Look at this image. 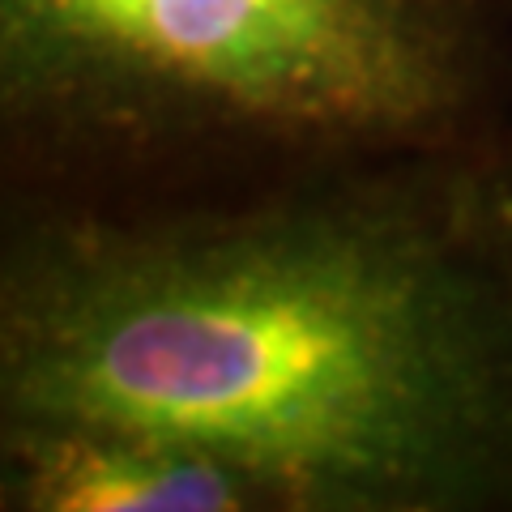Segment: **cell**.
Here are the masks:
<instances>
[{
  "mask_svg": "<svg viewBox=\"0 0 512 512\" xmlns=\"http://www.w3.org/2000/svg\"><path fill=\"white\" fill-rule=\"evenodd\" d=\"M9 512H248L261 491L222 461L128 431H39L0 440Z\"/></svg>",
  "mask_w": 512,
  "mask_h": 512,
  "instance_id": "obj_3",
  "label": "cell"
},
{
  "mask_svg": "<svg viewBox=\"0 0 512 512\" xmlns=\"http://www.w3.org/2000/svg\"><path fill=\"white\" fill-rule=\"evenodd\" d=\"M0 218V440L128 431L265 508L431 512L512 461V325L393 192Z\"/></svg>",
  "mask_w": 512,
  "mask_h": 512,
  "instance_id": "obj_1",
  "label": "cell"
},
{
  "mask_svg": "<svg viewBox=\"0 0 512 512\" xmlns=\"http://www.w3.org/2000/svg\"><path fill=\"white\" fill-rule=\"evenodd\" d=\"M474 0H0V218L239 201L453 133Z\"/></svg>",
  "mask_w": 512,
  "mask_h": 512,
  "instance_id": "obj_2",
  "label": "cell"
}]
</instances>
